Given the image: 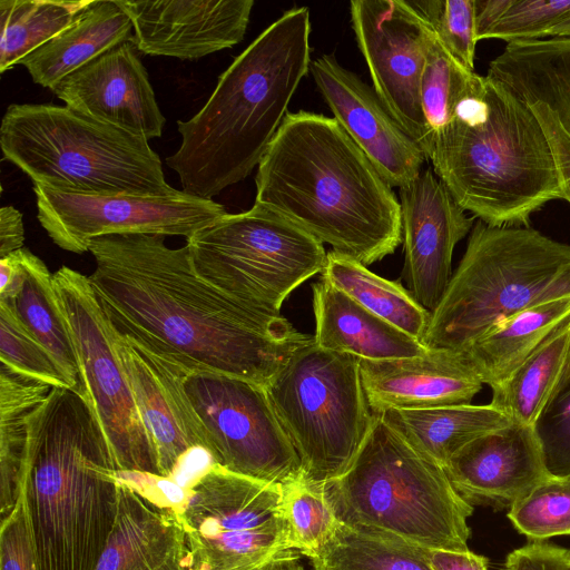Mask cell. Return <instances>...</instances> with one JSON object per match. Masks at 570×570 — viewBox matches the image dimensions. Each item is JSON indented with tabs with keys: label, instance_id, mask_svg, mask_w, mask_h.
<instances>
[{
	"label": "cell",
	"instance_id": "cell-1",
	"mask_svg": "<svg viewBox=\"0 0 570 570\" xmlns=\"http://www.w3.org/2000/svg\"><path fill=\"white\" fill-rule=\"evenodd\" d=\"M163 235L95 238L88 276L114 332L186 373L213 372L265 386L311 342L286 318L235 301L194 268L185 245Z\"/></svg>",
	"mask_w": 570,
	"mask_h": 570
},
{
	"label": "cell",
	"instance_id": "cell-2",
	"mask_svg": "<svg viewBox=\"0 0 570 570\" xmlns=\"http://www.w3.org/2000/svg\"><path fill=\"white\" fill-rule=\"evenodd\" d=\"M255 205L367 266L402 240L392 187L331 117L288 112L257 166Z\"/></svg>",
	"mask_w": 570,
	"mask_h": 570
},
{
	"label": "cell",
	"instance_id": "cell-3",
	"mask_svg": "<svg viewBox=\"0 0 570 570\" xmlns=\"http://www.w3.org/2000/svg\"><path fill=\"white\" fill-rule=\"evenodd\" d=\"M120 470L81 392L55 387L29 419L22 492L40 570H96Z\"/></svg>",
	"mask_w": 570,
	"mask_h": 570
},
{
	"label": "cell",
	"instance_id": "cell-4",
	"mask_svg": "<svg viewBox=\"0 0 570 570\" xmlns=\"http://www.w3.org/2000/svg\"><path fill=\"white\" fill-rule=\"evenodd\" d=\"M309 11H286L219 76L203 108L177 122L179 148L166 164L181 190L213 199L247 178L283 124L309 71Z\"/></svg>",
	"mask_w": 570,
	"mask_h": 570
},
{
	"label": "cell",
	"instance_id": "cell-5",
	"mask_svg": "<svg viewBox=\"0 0 570 570\" xmlns=\"http://www.w3.org/2000/svg\"><path fill=\"white\" fill-rule=\"evenodd\" d=\"M426 158L454 202L491 226H529L562 199L556 163L529 107L503 82L475 75Z\"/></svg>",
	"mask_w": 570,
	"mask_h": 570
},
{
	"label": "cell",
	"instance_id": "cell-6",
	"mask_svg": "<svg viewBox=\"0 0 570 570\" xmlns=\"http://www.w3.org/2000/svg\"><path fill=\"white\" fill-rule=\"evenodd\" d=\"M347 471L322 485L337 520L430 550L468 551L473 504L382 416Z\"/></svg>",
	"mask_w": 570,
	"mask_h": 570
},
{
	"label": "cell",
	"instance_id": "cell-7",
	"mask_svg": "<svg viewBox=\"0 0 570 570\" xmlns=\"http://www.w3.org/2000/svg\"><path fill=\"white\" fill-rule=\"evenodd\" d=\"M570 295V245L529 226L476 223L422 344L463 351L501 321Z\"/></svg>",
	"mask_w": 570,
	"mask_h": 570
},
{
	"label": "cell",
	"instance_id": "cell-8",
	"mask_svg": "<svg viewBox=\"0 0 570 570\" xmlns=\"http://www.w3.org/2000/svg\"><path fill=\"white\" fill-rule=\"evenodd\" d=\"M2 156L33 185L100 194L169 195L148 140L67 106L11 104L0 127Z\"/></svg>",
	"mask_w": 570,
	"mask_h": 570
},
{
	"label": "cell",
	"instance_id": "cell-9",
	"mask_svg": "<svg viewBox=\"0 0 570 570\" xmlns=\"http://www.w3.org/2000/svg\"><path fill=\"white\" fill-rule=\"evenodd\" d=\"M264 387L298 455L301 476L322 487L343 475L374 419L360 358L321 348L312 340L296 348Z\"/></svg>",
	"mask_w": 570,
	"mask_h": 570
},
{
	"label": "cell",
	"instance_id": "cell-10",
	"mask_svg": "<svg viewBox=\"0 0 570 570\" xmlns=\"http://www.w3.org/2000/svg\"><path fill=\"white\" fill-rule=\"evenodd\" d=\"M195 271L218 289L268 316L326 264L323 243L255 205L228 214L187 238Z\"/></svg>",
	"mask_w": 570,
	"mask_h": 570
},
{
	"label": "cell",
	"instance_id": "cell-11",
	"mask_svg": "<svg viewBox=\"0 0 570 570\" xmlns=\"http://www.w3.org/2000/svg\"><path fill=\"white\" fill-rule=\"evenodd\" d=\"M175 508L186 532L191 570H261L294 551L283 484L210 463Z\"/></svg>",
	"mask_w": 570,
	"mask_h": 570
},
{
	"label": "cell",
	"instance_id": "cell-12",
	"mask_svg": "<svg viewBox=\"0 0 570 570\" xmlns=\"http://www.w3.org/2000/svg\"><path fill=\"white\" fill-rule=\"evenodd\" d=\"M53 279L73 340L82 394L110 443L120 472L160 478L158 454L138 412L115 332L88 276L62 266Z\"/></svg>",
	"mask_w": 570,
	"mask_h": 570
},
{
	"label": "cell",
	"instance_id": "cell-13",
	"mask_svg": "<svg viewBox=\"0 0 570 570\" xmlns=\"http://www.w3.org/2000/svg\"><path fill=\"white\" fill-rule=\"evenodd\" d=\"M183 387L205 431L213 463L278 484L301 475L298 455L264 386L229 375L194 372L184 374Z\"/></svg>",
	"mask_w": 570,
	"mask_h": 570
},
{
	"label": "cell",
	"instance_id": "cell-14",
	"mask_svg": "<svg viewBox=\"0 0 570 570\" xmlns=\"http://www.w3.org/2000/svg\"><path fill=\"white\" fill-rule=\"evenodd\" d=\"M38 220L51 240L75 254L107 235L155 234L189 238L226 212L183 190L169 195L78 193L33 185Z\"/></svg>",
	"mask_w": 570,
	"mask_h": 570
},
{
	"label": "cell",
	"instance_id": "cell-15",
	"mask_svg": "<svg viewBox=\"0 0 570 570\" xmlns=\"http://www.w3.org/2000/svg\"><path fill=\"white\" fill-rule=\"evenodd\" d=\"M350 13L375 94L426 156L430 134L420 82L430 28L407 0H353Z\"/></svg>",
	"mask_w": 570,
	"mask_h": 570
},
{
	"label": "cell",
	"instance_id": "cell-16",
	"mask_svg": "<svg viewBox=\"0 0 570 570\" xmlns=\"http://www.w3.org/2000/svg\"><path fill=\"white\" fill-rule=\"evenodd\" d=\"M404 264L402 278L414 299L430 313L439 305L452 277L455 245L473 227L431 168L399 188Z\"/></svg>",
	"mask_w": 570,
	"mask_h": 570
},
{
	"label": "cell",
	"instance_id": "cell-17",
	"mask_svg": "<svg viewBox=\"0 0 570 570\" xmlns=\"http://www.w3.org/2000/svg\"><path fill=\"white\" fill-rule=\"evenodd\" d=\"M318 91L347 136L391 187L413 181L428 159L385 109L374 89L342 67L334 55L311 62Z\"/></svg>",
	"mask_w": 570,
	"mask_h": 570
},
{
	"label": "cell",
	"instance_id": "cell-18",
	"mask_svg": "<svg viewBox=\"0 0 570 570\" xmlns=\"http://www.w3.org/2000/svg\"><path fill=\"white\" fill-rule=\"evenodd\" d=\"M132 24L131 42L149 56L195 60L239 43L253 0H116Z\"/></svg>",
	"mask_w": 570,
	"mask_h": 570
},
{
	"label": "cell",
	"instance_id": "cell-19",
	"mask_svg": "<svg viewBox=\"0 0 570 570\" xmlns=\"http://www.w3.org/2000/svg\"><path fill=\"white\" fill-rule=\"evenodd\" d=\"M131 41L122 42L51 90L69 108L134 136L159 138L166 122L148 72Z\"/></svg>",
	"mask_w": 570,
	"mask_h": 570
},
{
	"label": "cell",
	"instance_id": "cell-20",
	"mask_svg": "<svg viewBox=\"0 0 570 570\" xmlns=\"http://www.w3.org/2000/svg\"><path fill=\"white\" fill-rule=\"evenodd\" d=\"M488 76L507 85L538 119L570 203V38L510 42Z\"/></svg>",
	"mask_w": 570,
	"mask_h": 570
},
{
	"label": "cell",
	"instance_id": "cell-21",
	"mask_svg": "<svg viewBox=\"0 0 570 570\" xmlns=\"http://www.w3.org/2000/svg\"><path fill=\"white\" fill-rule=\"evenodd\" d=\"M115 337L138 412L158 454L160 478L169 479L188 454L208 451L205 431L183 387L186 372L116 333Z\"/></svg>",
	"mask_w": 570,
	"mask_h": 570
},
{
	"label": "cell",
	"instance_id": "cell-22",
	"mask_svg": "<svg viewBox=\"0 0 570 570\" xmlns=\"http://www.w3.org/2000/svg\"><path fill=\"white\" fill-rule=\"evenodd\" d=\"M471 504L510 508L549 476L534 426L511 423L461 448L444 466Z\"/></svg>",
	"mask_w": 570,
	"mask_h": 570
},
{
	"label": "cell",
	"instance_id": "cell-23",
	"mask_svg": "<svg viewBox=\"0 0 570 570\" xmlns=\"http://www.w3.org/2000/svg\"><path fill=\"white\" fill-rule=\"evenodd\" d=\"M363 390L373 414L471 404L483 383L461 351L435 350L416 357L360 360Z\"/></svg>",
	"mask_w": 570,
	"mask_h": 570
},
{
	"label": "cell",
	"instance_id": "cell-24",
	"mask_svg": "<svg viewBox=\"0 0 570 570\" xmlns=\"http://www.w3.org/2000/svg\"><path fill=\"white\" fill-rule=\"evenodd\" d=\"M119 476L117 514L96 570H159L187 558L186 532L176 508Z\"/></svg>",
	"mask_w": 570,
	"mask_h": 570
},
{
	"label": "cell",
	"instance_id": "cell-25",
	"mask_svg": "<svg viewBox=\"0 0 570 570\" xmlns=\"http://www.w3.org/2000/svg\"><path fill=\"white\" fill-rule=\"evenodd\" d=\"M6 258L12 267V275L0 288V304L7 306L50 354L70 389L82 393L77 353L56 292L53 274L24 247Z\"/></svg>",
	"mask_w": 570,
	"mask_h": 570
},
{
	"label": "cell",
	"instance_id": "cell-26",
	"mask_svg": "<svg viewBox=\"0 0 570 570\" xmlns=\"http://www.w3.org/2000/svg\"><path fill=\"white\" fill-rule=\"evenodd\" d=\"M314 343L367 361L416 357L429 348L324 279L312 285Z\"/></svg>",
	"mask_w": 570,
	"mask_h": 570
},
{
	"label": "cell",
	"instance_id": "cell-27",
	"mask_svg": "<svg viewBox=\"0 0 570 570\" xmlns=\"http://www.w3.org/2000/svg\"><path fill=\"white\" fill-rule=\"evenodd\" d=\"M132 24L116 0H90L75 20L24 57L33 82L52 89L63 78L109 49L130 41Z\"/></svg>",
	"mask_w": 570,
	"mask_h": 570
},
{
	"label": "cell",
	"instance_id": "cell-28",
	"mask_svg": "<svg viewBox=\"0 0 570 570\" xmlns=\"http://www.w3.org/2000/svg\"><path fill=\"white\" fill-rule=\"evenodd\" d=\"M570 321V295L514 314L461 351L483 384L507 380L550 336Z\"/></svg>",
	"mask_w": 570,
	"mask_h": 570
},
{
	"label": "cell",
	"instance_id": "cell-29",
	"mask_svg": "<svg viewBox=\"0 0 570 570\" xmlns=\"http://www.w3.org/2000/svg\"><path fill=\"white\" fill-rule=\"evenodd\" d=\"M415 450L443 469L472 440L510 425L511 420L491 403L428 410H389L381 414Z\"/></svg>",
	"mask_w": 570,
	"mask_h": 570
},
{
	"label": "cell",
	"instance_id": "cell-30",
	"mask_svg": "<svg viewBox=\"0 0 570 570\" xmlns=\"http://www.w3.org/2000/svg\"><path fill=\"white\" fill-rule=\"evenodd\" d=\"M570 362V321L507 380L491 387V404L511 422L534 426L562 390Z\"/></svg>",
	"mask_w": 570,
	"mask_h": 570
},
{
	"label": "cell",
	"instance_id": "cell-31",
	"mask_svg": "<svg viewBox=\"0 0 570 570\" xmlns=\"http://www.w3.org/2000/svg\"><path fill=\"white\" fill-rule=\"evenodd\" d=\"M51 385L0 363V517L16 508L22 491L29 419Z\"/></svg>",
	"mask_w": 570,
	"mask_h": 570
},
{
	"label": "cell",
	"instance_id": "cell-32",
	"mask_svg": "<svg viewBox=\"0 0 570 570\" xmlns=\"http://www.w3.org/2000/svg\"><path fill=\"white\" fill-rule=\"evenodd\" d=\"M321 274V279L422 343L431 313L399 282L385 279L334 250L327 253Z\"/></svg>",
	"mask_w": 570,
	"mask_h": 570
},
{
	"label": "cell",
	"instance_id": "cell-33",
	"mask_svg": "<svg viewBox=\"0 0 570 570\" xmlns=\"http://www.w3.org/2000/svg\"><path fill=\"white\" fill-rule=\"evenodd\" d=\"M428 550L340 522L311 562L313 570H434Z\"/></svg>",
	"mask_w": 570,
	"mask_h": 570
},
{
	"label": "cell",
	"instance_id": "cell-34",
	"mask_svg": "<svg viewBox=\"0 0 570 570\" xmlns=\"http://www.w3.org/2000/svg\"><path fill=\"white\" fill-rule=\"evenodd\" d=\"M90 0H1L0 72L65 30Z\"/></svg>",
	"mask_w": 570,
	"mask_h": 570
},
{
	"label": "cell",
	"instance_id": "cell-35",
	"mask_svg": "<svg viewBox=\"0 0 570 570\" xmlns=\"http://www.w3.org/2000/svg\"><path fill=\"white\" fill-rule=\"evenodd\" d=\"M476 39L508 43L549 39L570 0H474Z\"/></svg>",
	"mask_w": 570,
	"mask_h": 570
},
{
	"label": "cell",
	"instance_id": "cell-36",
	"mask_svg": "<svg viewBox=\"0 0 570 570\" xmlns=\"http://www.w3.org/2000/svg\"><path fill=\"white\" fill-rule=\"evenodd\" d=\"M475 75L456 61L431 31L420 82L421 106L430 138L450 120Z\"/></svg>",
	"mask_w": 570,
	"mask_h": 570
},
{
	"label": "cell",
	"instance_id": "cell-37",
	"mask_svg": "<svg viewBox=\"0 0 570 570\" xmlns=\"http://www.w3.org/2000/svg\"><path fill=\"white\" fill-rule=\"evenodd\" d=\"M283 507L291 548L309 559L340 524L323 488L308 483L301 475L283 484Z\"/></svg>",
	"mask_w": 570,
	"mask_h": 570
},
{
	"label": "cell",
	"instance_id": "cell-38",
	"mask_svg": "<svg viewBox=\"0 0 570 570\" xmlns=\"http://www.w3.org/2000/svg\"><path fill=\"white\" fill-rule=\"evenodd\" d=\"M508 518L530 542L570 535V476L549 475L509 508Z\"/></svg>",
	"mask_w": 570,
	"mask_h": 570
},
{
	"label": "cell",
	"instance_id": "cell-39",
	"mask_svg": "<svg viewBox=\"0 0 570 570\" xmlns=\"http://www.w3.org/2000/svg\"><path fill=\"white\" fill-rule=\"evenodd\" d=\"M445 50L474 71L476 39L474 0H407Z\"/></svg>",
	"mask_w": 570,
	"mask_h": 570
},
{
	"label": "cell",
	"instance_id": "cell-40",
	"mask_svg": "<svg viewBox=\"0 0 570 570\" xmlns=\"http://www.w3.org/2000/svg\"><path fill=\"white\" fill-rule=\"evenodd\" d=\"M0 363L52 387L70 389L50 354L2 304H0Z\"/></svg>",
	"mask_w": 570,
	"mask_h": 570
},
{
	"label": "cell",
	"instance_id": "cell-41",
	"mask_svg": "<svg viewBox=\"0 0 570 570\" xmlns=\"http://www.w3.org/2000/svg\"><path fill=\"white\" fill-rule=\"evenodd\" d=\"M534 431L548 474L570 476V384L546 407Z\"/></svg>",
	"mask_w": 570,
	"mask_h": 570
},
{
	"label": "cell",
	"instance_id": "cell-42",
	"mask_svg": "<svg viewBox=\"0 0 570 570\" xmlns=\"http://www.w3.org/2000/svg\"><path fill=\"white\" fill-rule=\"evenodd\" d=\"M0 570H40L23 492L0 525Z\"/></svg>",
	"mask_w": 570,
	"mask_h": 570
},
{
	"label": "cell",
	"instance_id": "cell-43",
	"mask_svg": "<svg viewBox=\"0 0 570 570\" xmlns=\"http://www.w3.org/2000/svg\"><path fill=\"white\" fill-rule=\"evenodd\" d=\"M503 570H570V550L543 541H532L513 550Z\"/></svg>",
	"mask_w": 570,
	"mask_h": 570
},
{
	"label": "cell",
	"instance_id": "cell-44",
	"mask_svg": "<svg viewBox=\"0 0 570 570\" xmlns=\"http://www.w3.org/2000/svg\"><path fill=\"white\" fill-rule=\"evenodd\" d=\"M434 570H489V560L468 551L428 550Z\"/></svg>",
	"mask_w": 570,
	"mask_h": 570
},
{
	"label": "cell",
	"instance_id": "cell-45",
	"mask_svg": "<svg viewBox=\"0 0 570 570\" xmlns=\"http://www.w3.org/2000/svg\"><path fill=\"white\" fill-rule=\"evenodd\" d=\"M24 229L21 213L13 206L0 209V258L22 248Z\"/></svg>",
	"mask_w": 570,
	"mask_h": 570
},
{
	"label": "cell",
	"instance_id": "cell-46",
	"mask_svg": "<svg viewBox=\"0 0 570 570\" xmlns=\"http://www.w3.org/2000/svg\"><path fill=\"white\" fill-rule=\"evenodd\" d=\"M261 570H305L295 551L287 552Z\"/></svg>",
	"mask_w": 570,
	"mask_h": 570
},
{
	"label": "cell",
	"instance_id": "cell-47",
	"mask_svg": "<svg viewBox=\"0 0 570 570\" xmlns=\"http://www.w3.org/2000/svg\"><path fill=\"white\" fill-rule=\"evenodd\" d=\"M551 38H570V13L557 24Z\"/></svg>",
	"mask_w": 570,
	"mask_h": 570
},
{
	"label": "cell",
	"instance_id": "cell-48",
	"mask_svg": "<svg viewBox=\"0 0 570 570\" xmlns=\"http://www.w3.org/2000/svg\"><path fill=\"white\" fill-rule=\"evenodd\" d=\"M159 570H191L190 556L166 566Z\"/></svg>",
	"mask_w": 570,
	"mask_h": 570
},
{
	"label": "cell",
	"instance_id": "cell-49",
	"mask_svg": "<svg viewBox=\"0 0 570 570\" xmlns=\"http://www.w3.org/2000/svg\"><path fill=\"white\" fill-rule=\"evenodd\" d=\"M569 384H570V362H569L568 371H567V374H566L563 387H566Z\"/></svg>",
	"mask_w": 570,
	"mask_h": 570
}]
</instances>
